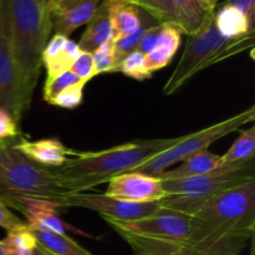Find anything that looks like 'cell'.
<instances>
[{
	"mask_svg": "<svg viewBox=\"0 0 255 255\" xmlns=\"http://www.w3.org/2000/svg\"><path fill=\"white\" fill-rule=\"evenodd\" d=\"M179 138L137 139L102 151H75L62 166L51 168V171L67 194L86 192L109 183L115 177L136 171Z\"/></svg>",
	"mask_w": 255,
	"mask_h": 255,
	"instance_id": "6da1fadb",
	"label": "cell"
},
{
	"mask_svg": "<svg viewBox=\"0 0 255 255\" xmlns=\"http://www.w3.org/2000/svg\"><path fill=\"white\" fill-rule=\"evenodd\" d=\"M10 40L22 99L29 109L41 70V55L52 31L46 7L37 0H6Z\"/></svg>",
	"mask_w": 255,
	"mask_h": 255,
	"instance_id": "7a4b0ae2",
	"label": "cell"
},
{
	"mask_svg": "<svg viewBox=\"0 0 255 255\" xmlns=\"http://www.w3.org/2000/svg\"><path fill=\"white\" fill-rule=\"evenodd\" d=\"M254 34L228 39L221 35L214 24L213 11L207 15L198 30L188 35L183 54L176 69L163 86V94L171 96L198 72L254 49Z\"/></svg>",
	"mask_w": 255,
	"mask_h": 255,
	"instance_id": "3957f363",
	"label": "cell"
},
{
	"mask_svg": "<svg viewBox=\"0 0 255 255\" xmlns=\"http://www.w3.org/2000/svg\"><path fill=\"white\" fill-rule=\"evenodd\" d=\"M255 179V159L232 166H221L209 173L184 179L162 181L167 197L162 208L193 216L219 194Z\"/></svg>",
	"mask_w": 255,
	"mask_h": 255,
	"instance_id": "277c9868",
	"label": "cell"
},
{
	"mask_svg": "<svg viewBox=\"0 0 255 255\" xmlns=\"http://www.w3.org/2000/svg\"><path fill=\"white\" fill-rule=\"evenodd\" d=\"M69 194L59 186L51 168L40 166L12 146L0 149V199H46L61 204ZM66 209V208H65Z\"/></svg>",
	"mask_w": 255,
	"mask_h": 255,
	"instance_id": "5b68a950",
	"label": "cell"
},
{
	"mask_svg": "<svg viewBox=\"0 0 255 255\" xmlns=\"http://www.w3.org/2000/svg\"><path fill=\"white\" fill-rule=\"evenodd\" d=\"M131 247L134 255H154L183 244L191 232V216L161 208L152 216L131 222L105 219Z\"/></svg>",
	"mask_w": 255,
	"mask_h": 255,
	"instance_id": "8992f818",
	"label": "cell"
},
{
	"mask_svg": "<svg viewBox=\"0 0 255 255\" xmlns=\"http://www.w3.org/2000/svg\"><path fill=\"white\" fill-rule=\"evenodd\" d=\"M255 119V107L252 106L246 111H242L229 119L208 126L201 131L193 132L191 134L181 137L178 142L172 144L169 148L164 149L161 153L154 156L146 163L141 164L136 172L157 176L163 171H167L171 166L183 162L184 159L194 156L202 151H207L211 144L233 132L238 131L247 124H251Z\"/></svg>",
	"mask_w": 255,
	"mask_h": 255,
	"instance_id": "52a82bcc",
	"label": "cell"
},
{
	"mask_svg": "<svg viewBox=\"0 0 255 255\" xmlns=\"http://www.w3.org/2000/svg\"><path fill=\"white\" fill-rule=\"evenodd\" d=\"M0 109L9 112L17 124L27 110L12 54L6 0H0Z\"/></svg>",
	"mask_w": 255,
	"mask_h": 255,
	"instance_id": "ba28073f",
	"label": "cell"
},
{
	"mask_svg": "<svg viewBox=\"0 0 255 255\" xmlns=\"http://www.w3.org/2000/svg\"><path fill=\"white\" fill-rule=\"evenodd\" d=\"M65 208H84L99 213L104 219L119 222H131L152 216L162 208L159 202L156 203H132L112 198L105 193L69 194L65 199Z\"/></svg>",
	"mask_w": 255,
	"mask_h": 255,
	"instance_id": "9c48e42d",
	"label": "cell"
},
{
	"mask_svg": "<svg viewBox=\"0 0 255 255\" xmlns=\"http://www.w3.org/2000/svg\"><path fill=\"white\" fill-rule=\"evenodd\" d=\"M105 194L132 203H156L167 197L158 177L136 171L112 178Z\"/></svg>",
	"mask_w": 255,
	"mask_h": 255,
	"instance_id": "30bf717a",
	"label": "cell"
},
{
	"mask_svg": "<svg viewBox=\"0 0 255 255\" xmlns=\"http://www.w3.org/2000/svg\"><path fill=\"white\" fill-rule=\"evenodd\" d=\"M102 0H50L46 10L55 34L69 37L86 25Z\"/></svg>",
	"mask_w": 255,
	"mask_h": 255,
	"instance_id": "8fae6325",
	"label": "cell"
},
{
	"mask_svg": "<svg viewBox=\"0 0 255 255\" xmlns=\"http://www.w3.org/2000/svg\"><path fill=\"white\" fill-rule=\"evenodd\" d=\"M14 147L25 157L47 168H56L62 166L65 161L75 152L74 149L67 148L57 138H42L37 141L20 138L19 142L14 144Z\"/></svg>",
	"mask_w": 255,
	"mask_h": 255,
	"instance_id": "7c38bea8",
	"label": "cell"
},
{
	"mask_svg": "<svg viewBox=\"0 0 255 255\" xmlns=\"http://www.w3.org/2000/svg\"><path fill=\"white\" fill-rule=\"evenodd\" d=\"M81 52L79 44L64 35L55 34L49 39L41 55L47 79L69 71Z\"/></svg>",
	"mask_w": 255,
	"mask_h": 255,
	"instance_id": "4fadbf2b",
	"label": "cell"
},
{
	"mask_svg": "<svg viewBox=\"0 0 255 255\" xmlns=\"http://www.w3.org/2000/svg\"><path fill=\"white\" fill-rule=\"evenodd\" d=\"M182 30L172 24H161L158 37L153 49L144 55V64L152 75L168 66L178 51L182 40Z\"/></svg>",
	"mask_w": 255,
	"mask_h": 255,
	"instance_id": "5bb4252c",
	"label": "cell"
},
{
	"mask_svg": "<svg viewBox=\"0 0 255 255\" xmlns=\"http://www.w3.org/2000/svg\"><path fill=\"white\" fill-rule=\"evenodd\" d=\"M110 0H102L86 24V30L77 42L81 51L92 52L102 44L111 39V22H110Z\"/></svg>",
	"mask_w": 255,
	"mask_h": 255,
	"instance_id": "9a60e30c",
	"label": "cell"
},
{
	"mask_svg": "<svg viewBox=\"0 0 255 255\" xmlns=\"http://www.w3.org/2000/svg\"><path fill=\"white\" fill-rule=\"evenodd\" d=\"M221 156L212 153L208 149L202 151L189 158L184 159L177 168L167 169L162 173L157 174L161 181H171V179H184L192 177L202 176L209 173L218 167H221Z\"/></svg>",
	"mask_w": 255,
	"mask_h": 255,
	"instance_id": "2e32d148",
	"label": "cell"
},
{
	"mask_svg": "<svg viewBox=\"0 0 255 255\" xmlns=\"http://www.w3.org/2000/svg\"><path fill=\"white\" fill-rule=\"evenodd\" d=\"M142 9L132 2L111 1L110 5V22L111 39L114 41L124 39L136 31L141 25Z\"/></svg>",
	"mask_w": 255,
	"mask_h": 255,
	"instance_id": "e0dca14e",
	"label": "cell"
},
{
	"mask_svg": "<svg viewBox=\"0 0 255 255\" xmlns=\"http://www.w3.org/2000/svg\"><path fill=\"white\" fill-rule=\"evenodd\" d=\"M213 15L217 30L224 37L234 39L254 34V26H252L246 15L232 5L224 2L219 7L217 6Z\"/></svg>",
	"mask_w": 255,
	"mask_h": 255,
	"instance_id": "ac0fdd59",
	"label": "cell"
},
{
	"mask_svg": "<svg viewBox=\"0 0 255 255\" xmlns=\"http://www.w3.org/2000/svg\"><path fill=\"white\" fill-rule=\"evenodd\" d=\"M37 244L52 255H94L67 234L32 231Z\"/></svg>",
	"mask_w": 255,
	"mask_h": 255,
	"instance_id": "d6986e66",
	"label": "cell"
},
{
	"mask_svg": "<svg viewBox=\"0 0 255 255\" xmlns=\"http://www.w3.org/2000/svg\"><path fill=\"white\" fill-rule=\"evenodd\" d=\"M255 159V128L244 129L231 148L221 156L222 166L244 163Z\"/></svg>",
	"mask_w": 255,
	"mask_h": 255,
	"instance_id": "ffe728a7",
	"label": "cell"
},
{
	"mask_svg": "<svg viewBox=\"0 0 255 255\" xmlns=\"http://www.w3.org/2000/svg\"><path fill=\"white\" fill-rule=\"evenodd\" d=\"M172 1L178 14L182 32L186 35L196 32L209 14L201 6L198 0H172Z\"/></svg>",
	"mask_w": 255,
	"mask_h": 255,
	"instance_id": "44dd1931",
	"label": "cell"
},
{
	"mask_svg": "<svg viewBox=\"0 0 255 255\" xmlns=\"http://www.w3.org/2000/svg\"><path fill=\"white\" fill-rule=\"evenodd\" d=\"M158 22L153 19L149 14H147L144 10H142V20L141 25H139L138 29L134 32H132L128 36L124 37V39L119 40V41H114L115 44V69L114 72H117L119 69V65L121 64L122 60L129 55L131 52L136 51L137 46H138V42L141 40V37L143 36L144 32L149 29V27L154 26Z\"/></svg>",
	"mask_w": 255,
	"mask_h": 255,
	"instance_id": "7402d4cb",
	"label": "cell"
},
{
	"mask_svg": "<svg viewBox=\"0 0 255 255\" xmlns=\"http://www.w3.org/2000/svg\"><path fill=\"white\" fill-rule=\"evenodd\" d=\"M133 4L151 15L158 24H172L181 29L178 14L172 0H133Z\"/></svg>",
	"mask_w": 255,
	"mask_h": 255,
	"instance_id": "603a6c76",
	"label": "cell"
},
{
	"mask_svg": "<svg viewBox=\"0 0 255 255\" xmlns=\"http://www.w3.org/2000/svg\"><path fill=\"white\" fill-rule=\"evenodd\" d=\"M117 72H122L125 76L137 81H144L152 77V74L148 72L144 64V55L138 51H133L127 55L119 65Z\"/></svg>",
	"mask_w": 255,
	"mask_h": 255,
	"instance_id": "cb8c5ba5",
	"label": "cell"
},
{
	"mask_svg": "<svg viewBox=\"0 0 255 255\" xmlns=\"http://www.w3.org/2000/svg\"><path fill=\"white\" fill-rule=\"evenodd\" d=\"M79 82H82L76 75L72 71H65L62 74L57 75L55 77H50L45 81L44 85V92H42V96H44V100L47 102V104H51L52 100L57 96L61 91H64L67 87L72 86V85H76ZM85 84V82H84Z\"/></svg>",
	"mask_w": 255,
	"mask_h": 255,
	"instance_id": "d4e9b609",
	"label": "cell"
},
{
	"mask_svg": "<svg viewBox=\"0 0 255 255\" xmlns=\"http://www.w3.org/2000/svg\"><path fill=\"white\" fill-rule=\"evenodd\" d=\"M92 64H94L95 75L112 74L115 69V44L114 40L110 39L97 50L92 52Z\"/></svg>",
	"mask_w": 255,
	"mask_h": 255,
	"instance_id": "484cf974",
	"label": "cell"
},
{
	"mask_svg": "<svg viewBox=\"0 0 255 255\" xmlns=\"http://www.w3.org/2000/svg\"><path fill=\"white\" fill-rule=\"evenodd\" d=\"M0 244L4 247H10V248H21L34 251L37 246V242L34 236V232L25 224L21 228L6 232V236H5L4 239L0 241Z\"/></svg>",
	"mask_w": 255,
	"mask_h": 255,
	"instance_id": "4316f807",
	"label": "cell"
},
{
	"mask_svg": "<svg viewBox=\"0 0 255 255\" xmlns=\"http://www.w3.org/2000/svg\"><path fill=\"white\" fill-rule=\"evenodd\" d=\"M86 84L84 82H79L76 85L67 87L64 91L60 92L56 97L51 101L50 105L60 107V109L66 110H74L81 105L82 100H84V89Z\"/></svg>",
	"mask_w": 255,
	"mask_h": 255,
	"instance_id": "83f0119b",
	"label": "cell"
},
{
	"mask_svg": "<svg viewBox=\"0 0 255 255\" xmlns=\"http://www.w3.org/2000/svg\"><path fill=\"white\" fill-rule=\"evenodd\" d=\"M70 71L74 72L82 82L87 84L90 80L94 79L95 75L94 64H92V55L90 52L82 51L76 61L72 64Z\"/></svg>",
	"mask_w": 255,
	"mask_h": 255,
	"instance_id": "f1b7e54d",
	"label": "cell"
},
{
	"mask_svg": "<svg viewBox=\"0 0 255 255\" xmlns=\"http://www.w3.org/2000/svg\"><path fill=\"white\" fill-rule=\"evenodd\" d=\"M19 136V124L5 110L0 109V141L16 139Z\"/></svg>",
	"mask_w": 255,
	"mask_h": 255,
	"instance_id": "f546056e",
	"label": "cell"
},
{
	"mask_svg": "<svg viewBox=\"0 0 255 255\" xmlns=\"http://www.w3.org/2000/svg\"><path fill=\"white\" fill-rule=\"evenodd\" d=\"M26 223L20 218H17L16 214L0 199V228L9 232L12 231V229L21 228Z\"/></svg>",
	"mask_w": 255,
	"mask_h": 255,
	"instance_id": "4dcf8cb0",
	"label": "cell"
},
{
	"mask_svg": "<svg viewBox=\"0 0 255 255\" xmlns=\"http://www.w3.org/2000/svg\"><path fill=\"white\" fill-rule=\"evenodd\" d=\"M159 30H161V24H157L154 25V26L149 27V29L144 32L143 36L141 37V40H139L136 51L141 52V54L143 55L148 54V52L153 49L154 44H156Z\"/></svg>",
	"mask_w": 255,
	"mask_h": 255,
	"instance_id": "1f68e13d",
	"label": "cell"
},
{
	"mask_svg": "<svg viewBox=\"0 0 255 255\" xmlns=\"http://www.w3.org/2000/svg\"><path fill=\"white\" fill-rule=\"evenodd\" d=\"M226 4L232 5L241 10L247 19L249 20L252 26L255 25V0H227Z\"/></svg>",
	"mask_w": 255,
	"mask_h": 255,
	"instance_id": "d6a6232c",
	"label": "cell"
},
{
	"mask_svg": "<svg viewBox=\"0 0 255 255\" xmlns=\"http://www.w3.org/2000/svg\"><path fill=\"white\" fill-rule=\"evenodd\" d=\"M2 255H34V251L21 248H10V247H4L0 244Z\"/></svg>",
	"mask_w": 255,
	"mask_h": 255,
	"instance_id": "836d02e7",
	"label": "cell"
},
{
	"mask_svg": "<svg viewBox=\"0 0 255 255\" xmlns=\"http://www.w3.org/2000/svg\"><path fill=\"white\" fill-rule=\"evenodd\" d=\"M198 2L207 12H212L218 6L219 0H198Z\"/></svg>",
	"mask_w": 255,
	"mask_h": 255,
	"instance_id": "e575fe53",
	"label": "cell"
},
{
	"mask_svg": "<svg viewBox=\"0 0 255 255\" xmlns=\"http://www.w3.org/2000/svg\"><path fill=\"white\" fill-rule=\"evenodd\" d=\"M34 255H52V254L49 253V252H47V251H45L44 248H41V247H40L39 244H37L36 248L34 249Z\"/></svg>",
	"mask_w": 255,
	"mask_h": 255,
	"instance_id": "d590c367",
	"label": "cell"
},
{
	"mask_svg": "<svg viewBox=\"0 0 255 255\" xmlns=\"http://www.w3.org/2000/svg\"><path fill=\"white\" fill-rule=\"evenodd\" d=\"M16 143V139H9V141H0V149L5 148L7 146H12Z\"/></svg>",
	"mask_w": 255,
	"mask_h": 255,
	"instance_id": "8d00e7d4",
	"label": "cell"
},
{
	"mask_svg": "<svg viewBox=\"0 0 255 255\" xmlns=\"http://www.w3.org/2000/svg\"><path fill=\"white\" fill-rule=\"evenodd\" d=\"M37 1H39L40 4L42 5V6H44V7H46V6H47V4H49V1H50V0H37Z\"/></svg>",
	"mask_w": 255,
	"mask_h": 255,
	"instance_id": "74e56055",
	"label": "cell"
},
{
	"mask_svg": "<svg viewBox=\"0 0 255 255\" xmlns=\"http://www.w3.org/2000/svg\"><path fill=\"white\" fill-rule=\"evenodd\" d=\"M110 1H127V2H132V4H133V0H110Z\"/></svg>",
	"mask_w": 255,
	"mask_h": 255,
	"instance_id": "f35d334b",
	"label": "cell"
},
{
	"mask_svg": "<svg viewBox=\"0 0 255 255\" xmlns=\"http://www.w3.org/2000/svg\"><path fill=\"white\" fill-rule=\"evenodd\" d=\"M0 255H2V252H1V248H0Z\"/></svg>",
	"mask_w": 255,
	"mask_h": 255,
	"instance_id": "ab89813d",
	"label": "cell"
}]
</instances>
